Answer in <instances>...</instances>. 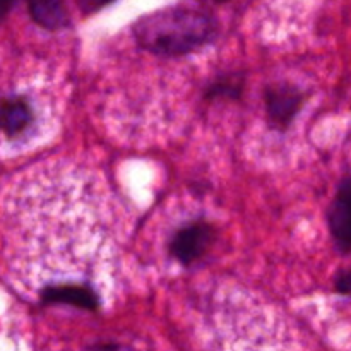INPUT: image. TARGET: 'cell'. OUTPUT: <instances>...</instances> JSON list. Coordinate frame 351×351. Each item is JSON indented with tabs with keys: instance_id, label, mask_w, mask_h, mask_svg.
Instances as JSON below:
<instances>
[{
	"instance_id": "6da1fadb",
	"label": "cell",
	"mask_w": 351,
	"mask_h": 351,
	"mask_svg": "<svg viewBox=\"0 0 351 351\" xmlns=\"http://www.w3.org/2000/svg\"><path fill=\"white\" fill-rule=\"evenodd\" d=\"M132 31L144 50L163 57H182L213 43L218 36V23L204 10L168 7L137 19Z\"/></svg>"
},
{
	"instance_id": "7a4b0ae2",
	"label": "cell",
	"mask_w": 351,
	"mask_h": 351,
	"mask_svg": "<svg viewBox=\"0 0 351 351\" xmlns=\"http://www.w3.org/2000/svg\"><path fill=\"white\" fill-rule=\"evenodd\" d=\"M215 228L206 221H192L178 228L170 240V254L182 264L201 259L215 240Z\"/></svg>"
},
{
	"instance_id": "3957f363",
	"label": "cell",
	"mask_w": 351,
	"mask_h": 351,
	"mask_svg": "<svg viewBox=\"0 0 351 351\" xmlns=\"http://www.w3.org/2000/svg\"><path fill=\"white\" fill-rule=\"evenodd\" d=\"M267 117L278 129H287L304 105L305 93L291 84H274L266 89Z\"/></svg>"
},
{
	"instance_id": "277c9868",
	"label": "cell",
	"mask_w": 351,
	"mask_h": 351,
	"mask_svg": "<svg viewBox=\"0 0 351 351\" xmlns=\"http://www.w3.org/2000/svg\"><path fill=\"white\" fill-rule=\"evenodd\" d=\"M328 225L336 247L351 252V177L341 182L335 201L328 209Z\"/></svg>"
},
{
	"instance_id": "5b68a950",
	"label": "cell",
	"mask_w": 351,
	"mask_h": 351,
	"mask_svg": "<svg viewBox=\"0 0 351 351\" xmlns=\"http://www.w3.org/2000/svg\"><path fill=\"white\" fill-rule=\"evenodd\" d=\"M43 304H64L72 307L96 311L99 307V298L96 291L88 285H53L41 291Z\"/></svg>"
},
{
	"instance_id": "8992f818",
	"label": "cell",
	"mask_w": 351,
	"mask_h": 351,
	"mask_svg": "<svg viewBox=\"0 0 351 351\" xmlns=\"http://www.w3.org/2000/svg\"><path fill=\"white\" fill-rule=\"evenodd\" d=\"M33 122V110L23 98H9L0 105V130L14 137L23 134Z\"/></svg>"
},
{
	"instance_id": "52a82bcc",
	"label": "cell",
	"mask_w": 351,
	"mask_h": 351,
	"mask_svg": "<svg viewBox=\"0 0 351 351\" xmlns=\"http://www.w3.org/2000/svg\"><path fill=\"white\" fill-rule=\"evenodd\" d=\"M29 14L36 24L50 31L69 26V14L64 0H27Z\"/></svg>"
},
{
	"instance_id": "ba28073f",
	"label": "cell",
	"mask_w": 351,
	"mask_h": 351,
	"mask_svg": "<svg viewBox=\"0 0 351 351\" xmlns=\"http://www.w3.org/2000/svg\"><path fill=\"white\" fill-rule=\"evenodd\" d=\"M243 79L237 75H223L218 77L208 89H206V98L208 99H237L242 96Z\"/></svg>"
},
{
	"instance_id": "9c48e42d",
	"label": "cell",
	"mask_w": 351,
	"mask_h": 351,
	"mask_svg": "<svg viewBox=\"0 0 351 351\" xmlns=\"http://www.w3.org/2000/svg\"><path fill=\"white\" fill-rule=\"evenodd\" d=\"M335 288L338 293L351 297V269H343L336 274Z\"/></svg>"
},
{
	"instance_id": "30bf717a",
	"label": "cell",
	"mask_w": 351,
	"mask_h": 351,
	"mask_svg": "<svg viewBox=\"0 0 351 351\" xmlns=\"http://www.w3.org/2000/svg\"><path fill=\"white\" fill-rule=\"evenodd\" d=\"M112 2L113 0H77L79 7H81L86 14L96 12V10L103 9V7L108 5V3H112Z\"/></svg>"
},
{
	"instance_id": "8fae6325",
	"label": "cell",
	"mask_w": 351,
	"mask_h": 351,
	"mask_svg": "<svg viewBox=\"0 0 351 351\" xmlns=\"http://www.w3.org/2000/svg\"><path fill=\"white\" fill-rule=\"evenodd\" d=\"M16 2L17 0H0V19H3L9 14V10L16 5Z\"/></svg>"
},
{
	"instance_id": "7c38bea8",
	"label": "cell",
	"mask_w": 351,
	"mask_h": 351,
	"mask_svg": "<svg viewBox=\"0 0 351 351\" xmlns=\"http://www.w3.org/2000/svg\"><path fill=\"white\" fill-rule=\"evenodd\" d=\"M204 2H213V3H223V2H228V0H204Z\"/></svg>"
}]
</instances>
